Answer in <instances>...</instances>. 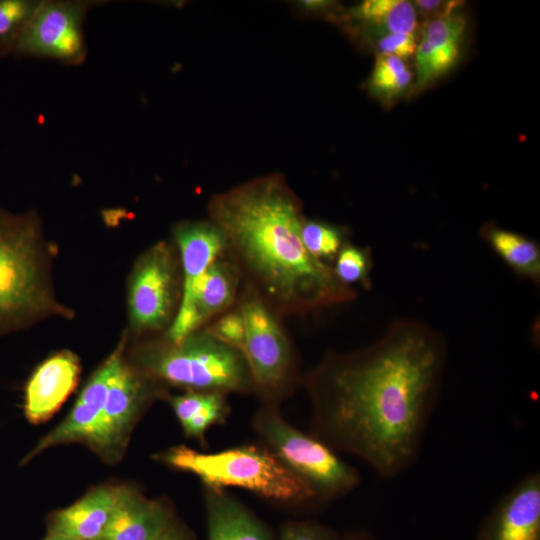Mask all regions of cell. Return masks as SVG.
<instances>
[{"mask_svg": "<svg viewBox=\"0 0 540 540\" xmlns=\"http://www.w3.org/2000/svg\"><path fill=\"white\" fill-rule=\"evenodd\" d=\"M476 540H540V474L518 481L495 505Z\"/></svg>", "mask_w": 540, "mask_h": 540, "instance_id": "4fadbf2b", "label": "cell"}, {"mask_svg": "<svg viewBox=\"0 0 540 540\" xmlns=\"http://www.w3.org/2000/svg\"><path fill=\"white\" fill-rule=\"evenodd\" d=\"M177 249L165 241L145 251L129 282L128 306L138 333L167 331L181 298V268Z\"/></svg>", "mask_w": 540, "mask_h": 540, "instance_id": "9c48e42d", "label": "cell"}, {"mask_svg": "<svg viewBox=\"0 0 540 540\" xmlns=\"http://www.w3.org/2000/svg\"><path fill=\"white\" fill-rule=\"evenodd\" d=\"M37 3L32 0H0V56L13 52Z\"/></svg>", "mask_w": 540, "mask_h": 540, "instance_id": "484cf974", "label": "cell"}, {"mask_svg": "<svg viewBox=\"0 0 540 540\" xmlns=\"http://www.w3.org/2000/svg\"><path fill=\"white\" fill-rule=\"evenodd\" d=\"M129 363L163 386L225 394L253 392L244 355L205 328L176 342L163 337L145 343Z\"/></svg>", "mask_w": 540, "mask_h": 540, "instance_id": "3957f363", "label": "cell"}, {"mask_svg": "<svg viewBox=\"0 0 540 540\" xmlns=\"http://www.w3.org/2000/svg\"><path fill=\"white\" fill-rule=\"evenodd\" d=\"M164 386L134 368L124 356L111 376L104 407L84 445L103 462L116 464L124 456L141 416Z\"/></svg>", "mask_w": 540, "mask_h": 540, "instance_id": "ba28073f", "label": "cell"}, {"mask_svg": "<svg viewBox=\"0 0 540 540\" xmlns=\"http://www.w3.org/2000/svg\"><path fill=\"white\" fill-rule=\"evenodd\" d=\"M466 20L457 10L425 23L415 51V91H421L447 74L458 62Z\"/></svg>", "mask_w": 540, "mask_h": 540, "instance_id": "9a60e30c", "label": "cell"}, {"mask_svg": "<svg viewBox=\"0 0 540 540\" xmlns=\"http://www.w3.org/2000/svg\"><path fill=\"white\" fill-rule=\"evenodd\" d=\"M185 435L204 441L205 432L222 423L230 408L226 394L221 392L186 391L180 395H165Z\"/></svg>", "mask_w": 540, "mask_h": 540, "instance_id": "ffe728a7", "label": "cell"}, {"mask_svg": "<svg viewBox=\"0 0 540 540\" xmlns=\"http://www.w3.org/2000/svg\"><path fill=\"white\" fill-rule=\"evenodd\" d=\"M173 518L169 505L125 485L115 513L99 540H154Z\"/></svg>", "mask_w": 540, "mask_h": 540, "instance_id": "ac0fdd59", "label": "cell"}, {"mask_svg": "<svg viewBox=\"0 0 540 540\" xmlns=\"http://www.w3.org/2000/svg\"><path fill=\"white\" fill-rule=\"evenodd\" d=\"M173 239L181 268L180 305L190 297L212 262L226 250V240L209 219L178 223L173 228Z\"/></svg>", "mask_w": 540, "mask_h": 540, "instance_id": "e0dca14e", "label": "cell"}, {"mask_svg": "<svg viewBox=\"0 0 540 540\" xmlns=\"http://www.w3.org/2000/svg\"><path fill=\"white\" fill-rule=\"evenodd\" d=\"M241 284L240 271L225 250L208 267L190 297L178 306L164 337L176 342L204 328L235 306Z\"/></svg>", "mask_w": 540, "mask_h": 540, "instance_id": "8fae6325", "label": "cell"}, {"mask_svg": "<svg viewBox=\"0 0 540 540\" xmlns=\"http://www.w3.org/2000/svg\"><path fill=\"white\" fill-rule=\"evenodd\" d=\"M374 45L377 55L396 56L401 59L415 54L417 42L411 34H385L376 37Z\"/></svg>", "mask_w": 540, "mask_h": 540, "instance_id": "83f0119b", "label": "cell"}, {"mask_svg": "<svg viewBox=\"0 0 540 540\" xmlns=\"http://www.w3.org/2000/svg\"><path fill=\"white\" fill-rule=\"evenodd\" d=\"M303 5L311 9L324 8L329 5L327 1H304Z\"/></svg>", "mask_w": 540, "mask_h": 540, "instance_id": "1f68e13d", "label": "cell"}, {"mask_svg": "<svg viewBox=\"0 0 540 540\" xmlns=\"http://www.w3.org/2000/svg\"><path fill=\"white\" fill-rule=\"evenodd\" d=\"M332 268L336 277L347 286H370L372 257L366 247L345 243L336 255Z\"/></svg>", "mask_w": 540, "mask_h": 540, "instance_id": "d4e9b609", "label": "cell"}, {"mask_svg": "<svg viewBox=\"0 0 540 540\" xmlns=\"http://www.w3.org/2000/svg\"><path fill=\"white\" fill-rule=\"evenodd\" d=\"M369 28L371 35L411 34L418 29V17L412 2L407 0H366L350 12Z\"/></svg>", "mask_w": 540, "mask_h": 540, "instance_id": "7402d4cb", "label": "cell"}, {"mask_svg": "<svg viewBox=\"0 0 540 540\" xmlns=\"http://www.w3.org/2000/svg\"><path fill=\"white\" fill-rule=\"evenodd\" d=\"M209 220L224 234L242 284L285 317L354 300L332 265L305 248L302 203L280 173L260 176L212 196Z\"/></svg>", "mask_w": 540, "mask_h": 540, "instance_id": "7a4b0ae2", "label": "cell"}, {"mask_svg": "<svg viewBox=\"0 0 540 540\" xmlns=\"http://www.w3.org/2000/svg\"><path fill=\"white\" fill-rule=\"evenodd\" d=\"M446 361L444 337L413 319L393 321L367 347L328 351L301 379L314 436L396 477L418 455Z\"/></svg>", "mask_w": 540, "mask_h": 540, "instance_id": "6da1fadb", "label": "cell"}, {"mask_svg": "<svg viewBox=\"0 0 540 540\" xmlns=\"http://www.w3.org/2000/svg\"><path fill=\"white\" fill-rule=\"evenodd\" d=\"M173 469L197 476L209 489L239 487L263 497L289 503L317 499L314 492L270 450L254 445L202 453L185 445L154 456Z\"/></svg>", "mask_w": 540, "mask_h": 540, "instance_id": "5b68a950", "label": "cell"}, {"mask_svg": "<svg viewBox=\"0 0 540 540\" xmlns=\"http://www.w3.org/2000/svg\"><path fill=\"white\" fill-rule=\"evenodd\" d=\"M481 237L493 252L519 277L540 282V246L520 233L487 223Z\"/></svg>", "mask_w": 540, "mask_h": 540, "instance_id": "44dd1931", "label": "cell"}, {"mask_svg": "<svg viewBox=\"0 0 540 540\" xmlns=\"http://www.w3.org/2000/svg\"><path fill=\"white\" fill-rule=\"evenodd\" d=\"M253 427L269 450L314 492L317 499L343 496L359 484L356 469L323 441L288 423L275 404H266L254 415Z\"/></svg>", "mask_w": 540, "mask_h": 540, "instance_id": "8992f818", "label": "cell"}, {"mask_svg": "<svg viewBox=\"0 0 540 540\" xmlns=\"http://www.w3.org/2000/svg\"><path fill=\"white\" fill-rule=\"evenodd\" d=\"M412 80L413 74L404 59L376 55L368 88L383 105H391L408 92Z\"/></svg>", "mask_w": 540, "mask_h": 540, "instance_id": "603a6c76", "label": "cell"}, {"mask_svg": "<svg viewBox=\"0 0 540 540\" xmlns=\"http://www.w3.org/2000/svg\"><path fill=\"white\" fill-rule=\"evenodd\" d=\"M81 372L78 356L60 351L36 367L25 387L24 414L29 423L49 420L75 390Z\"/></svg>", "mask_w": 540, "mask_h": 540, "instance_id": "5bb4252c", "label": "cell"}, {"mask_svg": "<svg viewBox=\"0 0 540 540\" xmlns=\"http://www.w3.org/2000/svg\"><path fill=\"white\" fill-rule=\"evenodd\" d=\"M85 4L38 1L13 52L77 63L84 58Z\"/></svg>", "mask_w": 540, "mask_h": 540, "instance_id": "30bf717a", "label": "cell"}, {"mask_svg": "<svg viewBox=\"0 0 540 540\" xmlns=\"http://www.w3.org/2000/svg\"><path fill=\"white\" fill-rule=\"evenodd\" d=\"M211 335L243 354L245 324L242 314L235 306L204 327Z\"/></svg>", "mask_w": 540, "mask_h": 540, "instance_id": "4316f807", "label": "cell"}, {"mask_svg": "<svg viewBox=\"0 0 540 540\" xmlns=\"http://www.w3.org/2000/svg\"><path fill=\"white\" fill-rule=\"evenodd\" d=\"M125 484L105 483L91 488L72 505L52 512L47 534L76 540H99L112 519Z\"/></svg>", "mask_w": 540, "mask_h": 540, "instance_id": "2e32d148", "label": "cell"}, {"mask_svg": "<svg viewBox=\"0 0 540 540\" xmlns=\"http://www.w3.org/2000/svg\"><path fill=\"white\" fill-rule=\"evenodd\" d=\"M43 540H76L61 535L47 534Z\"/></svg>", "mask_w": 540, "mask_h": 540, "instance_id": "d6a6232c", "label": "cell"}, {"mask_svg": "<svg viewBox=\"0 0 540 540\" xmlns=\"http://www.w3.org/2000/svg\"><path fill=\"white\" fill-rule=\"evenodd\" d=\"M241 285L236 306L245 324L243 355L250 370L253 392L267 404H275L297 380L293 344L283 317L250 287Z\"/></svg>", "mask_w": 540, "mask_h": 540, "instance_id": "52a82bcc", "label": "cell"}, {"mask_svg": "<svg viewBox=\"0 0 540 540\" xmlns=\"http://www.w3.org/2000/svg\"><path fill=\"white\" fill-rule=\"evenodd\" d=\"M125 343L124 338L95 370L68 416L38 441L22 463H27L40 453L58 445L85 444L104 407L114 369L125 354Z\"/></svg>", "mask_w": 540, "mask_h": 540, "instance_id": "7c38bea8", "label": "cell"}, {"mask_svg": "<svg viewBox=\"0 0 540 540\" xmlns=\"http://www.w3.org/2000/svg\"><path fill=\"white\" fill-rule=\"evenodd\" d=\"M460 2L443 0H416L413 5L421 15L430 19L446 16L457 10Z\"/></svg>", "mask_w": 540, "mask_h": 540, "instance_id": "f546056e", "label": "cell"}, {"mask_svg": "<svg viewBox=\"0 0 540 540\" xmlns=\"http://www.w3.org/2000/svg\"><path fill=\"white\" fill-rule=\"evenodd\" d=\"M208 540H270L263 523L223 489L206 488Z\"/></svg>", "mask_w": 540, "mask_h": 540, "instance_id": "d6986e66", "label": "cell"}, {"mask_svg": "<svg viewBox=\"0 0 540 540\" xmlns=\"http://www.w3.org/2000/svg\"><path fill=\"white\" fill-rule=\"evenodd\" d=\"M281 540H334L328 531L311 524L294 523L287 525Z\"/></svg>", "mask_w": 540, "mask_h": 540, "instance_id": "f1b7e54d", "label": "cell"}, {"mask_svg": "<svg viewBox=\"0 0 540 540\" xmlns=\"http://www.w3.org/2000/svg\"><path fill=\"white\" fill-rule=\"evenodd\" d=\"M46 265L36 217L0 210V333L47 315L68 316L52 296Z\"/></svg>", "mask_w": 540, "mask_h": 540, "instance_id": "277c9868", "label": "cell"}, {"mask_svg": "<svg viewBox=\"0 0 540 540\" xmlns=\"http://www.w3.org/2000/svg\"><path fill=\"white\" fill-rule=\"evenodd\" d=\"M154 540H192L188 529L174 517Z\"/></svg>", "mask_w": 540, "mask_h": 540, "instance_id": "4dcf8cb0", "label": "cell"}, {"mask_svg": "<svg viewBox=\"0 0 540 540\" xmlns=\"http://www.w3.org/2000/svg\"><path fill=\"white\" fill-rule=\"evenodd\" d=\"M301 237L307 251L327 264L334 261L340 249L348 242L342 227L307 218L302 223Z\"/></svg>", "mask_w": 540, "mask_h": 540, "instance_id": "cb8c5ba5", "label": "cell"}]
</instances>
